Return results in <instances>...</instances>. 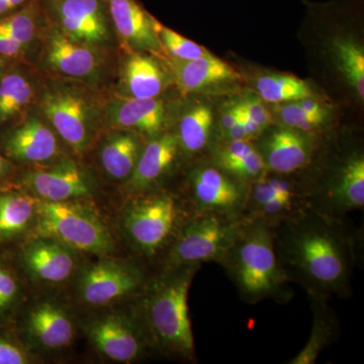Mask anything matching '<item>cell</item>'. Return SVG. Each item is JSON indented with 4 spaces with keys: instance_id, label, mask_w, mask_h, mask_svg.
<instances>
[{
    "instance_id": "e575fe53",
    "label": "cell",
    "mask_w": 364,
    "mask_h": 364,
    "mask_svg": "<svg viewBox=\"0 0 364 364\" xmlns=\"http://www.w3.org/2000/svg\"><path fill=\"white\" fill-rule=\"evenodd\" d=\"M28 352L13 340L0 336V364L31 363Z\"/></svg>"
},
{
    "instance_id": "d590c367",
    "label": "cell",
    "mask_w": 364,
    "mask_h": 364,
    "mask_svg": "<svg viewBox=\"0 0 364 364\" xmlns=\"http://www.w3.org/2000/svg\"><path fill=\"white\" fill-rule=\"evenodd\" d=\"M239 109L246 116L252 119L256 122L261 128L264 130L265 128L272 122L269 112H268L267 107L263 105L259 100L255 97H248L244 100L241 104L238 105Z\"/></svg>"
},
{
    "instance_id": "ab89813d",
    "label": "cell",
    "mask_w": 364,
    "mask_h": 364,
    "mask_svg": "<svg viewBox=\"0 0 364 364\" xmlns=\"http://www.w3.org/2000/svg\"><path fill=\"white\" fill-rule=\"evenodd\" d=\"M301 107L310 114H318V116L326 117V111L324 107H322L318 102H316L313 97L303 98V100H298Z\"/></svg>"
},
{
    "instance_id": "4dcf8cb0",
    "label": "cell",
    "mask_w": 364,
    "mask_h": 364,
    "mask_svg": "<svg viewBox=\"0 0 364 364\" xmlns=\"http://www.w3.org/2000/svg\"><path fill=\"white\" fill-rule=\"evenodd\" d=\"M332 50L340 70L355 90L359 100L364 98V50L363 46L348 38H336Z\"/></svg>"
},
{
    "instance_id": "8992f818",
    "label": "cell",
    "mask_w": 364,
    "mask_h": 364,
    "mask_svg": "<svg viewBox=\"0 0 364 364\" xmlns=\"http://www.w3.org/2000/svg\"><path fill=\"white\" fill-rule=\"evenodd\" d=\"M37 234L63 244L74 251L104 255L114 243L109 230L90 208L68 202H38Z\"/></svg>"
},
{
    "instance_id": "9c48e42d",
    "label": "cell",
    "mask_w": 364,
    "mask_h": 364,
    "mask_svg": "<svg viewBox=\"0 0 364 364\" xmlns=\"http://www.w3.org/2000/svg\"><path fill=\"white\" fill-rule=\"evenodd\" d=\"M88 336L100 354L117 363H133L151 346L140 316L109 314L88 326Z\"/></svg>"
},
{
    "instance_id": "5bb4252c",
    "label": "cell",
    "mask_w": 364,
    "mask_h": 364,
    "mask_svg": "<svg viewBox=\"0 0 364 364\" xmlns=\"http://www.w3.org/2000/svg\"><path fill=\"white\" fill-rule=\"evenodd\" d=\"M117 35L134 50L161 53L155 21L136 0H105Z\"/></svg>"
},
{
    "instance_id": "484cf974",
    "label": "cell",
    "mask_w": 364,
    "mask_h": 364,
    "mask_svg": "<svg viewBox=\"0 0 364 364\" xmlns=\"http://www.w3.org/2000/svg\"><path fill=\"white\" fill-rule=\"evenodd\" d=\"M140 143L134 134L117 133L105 141L100 151L105 171L114 179H129L141 154Z\"/></svg>"
},
{
    "instance_id": "7c38bea8",
    "label": "cell",
    "mask_w": 364,
    "mask_h": 364,
    "mask_svg": "<svg viewBox=\"0 0 364 364\" xmlns=\"http://www.w3.org/2000/svg\"><path fill=\"white\" fill-rule=\"evenodd\" d=\"M267 176L249 184L247 200L243 215L273 225L308 208L305 195L287 179Z\"/></svg>"
},
{
    "instance_id": "74e56055",
    "label": "cell",
    "mask_w": 364,
    "mask_h": 364,
    "mask_svg": "<svg viewBox=\"0 0 364 364\" xmlns=\"http://www.w3.org/2000/svg\"><path fill=\"white\" fill-rule=\"evenodd\" d=\"M239 117H240V112H239V109L237 105L232 107L231 109H228V111L223 114L221 119V127L224 134H226L227 132L239 121Z\"/></svg>"
},
{
    "instance_id": "7402d4cb",
    "label": "cell",
    "mask_w": 364,
    "mask_h": 364,
    "mask_svg": "<svg viewBox=\"0 0 364 364\" xmlns=\"http://www.w3.org/2000/svg\"><path fill=\"white\" fill-rule=\"evenodd\" d=\"M313 311V325L310 337L303 349L287 364H314L327 347L337 341L340 322L336 313L328 305L329 299L308 296Z\"/></svg>"
},
{
    "instance_id": "d4e9b609",
    "label": "cell",
    "mask_w": 364,
    "mask_h": 364,
    "mask_svg": "<svg viewBox=\"0 0 364 364\" xmlns=\"http://www.w3.org/2000/svg\"><path fill=\"white\" fill-rule=\"evenodd\" d=\"M124 85L130 97L156 98L164 88L165 74L155 60L135 53L124 67Z\"/></svg>"
},
{
    "instance_id": "d6986e66",
    "label": "cell",
    "mask_w": 364,
    "mask_h": 364,
    "mask_svg": "<svg viewBox=\"0 0 364 364\" xmlns=\"http://www.w3.org/2000/svg\"><path fill=\"white\" fill-rule=\"evenodd\" d=\"M178 138L172 134H163L151 141L142 151L129 177L132 193H147L168 173L178 154Z\"/></svg>"
},
{
    "instance_id": "f35d334b",
    "label": "cell",
    "mask_w": 364,
    "mask_h": 364,
    "mask_svg": "<svg viewBox=\"0 0 364 364\" xmlns=\"http://www.w3.org/2000/svg\"><path fill=\"white\" fill-rule=\"evenodd\" d=\"M237 107H238V105H237ZM239 112H240V117H239V119H240L242 124H243L244 129H245L248 138L250 139L252 138V136L259 135L261 132L263 130L259 124L256 123V122H254L252 119H250V117L246 116L245 114H243L240 109H239Z\"/></svg>"
},
{
    "instance_id": "8fae6325",
    "label": "cell",
    "mask_w": 364,
    "mask_h": 364,
    "mask_svg": "<svg viewBox=\"0 0 364 364\" xmlns=\"http://www.w3.org/2000/svg\"><path fill=\"white\" fill-rule=\"evenodd\" d=\"M41 107L54 130L76 152H83L93 133V114L85 98L75 91L59 88L47 91Z\"/></svg>"
},
{
    "instance_id": "52a82bcc",
    "label": "cell",
    "mask_w": 364,
    "mask_h": 364,
    "mask_svg": "<svg viewBox=\"0 0 364 364\" xmlns=\"http://www.w3.org/2000/svg\"><path fill=\"white\" fill-rule=\"evenodd\" d=\"M147 284L145 272L135 263L100 261L81 272L78 294L87 305L107 306L124 296L142 293Z\"/></svg>"
},
{
    "instance_id": "f546056e",
    "label": "cell",
    "mask_w": 364,
    "mask_h": 364,
    "mask_svg": "<svg viewBox=\"0 0 364 364\" xmlns=\"http://www.w3.org/2000/svg\"><path fill=\"white\" fill-rule=\"evenodd\" d=\"M256 86L261 100L272 104L298 102L314 95L306 81L291 75L272 74L262 76L258 79Z\"/></svg>"
},
{
    "instance_id": "b9f144b4",
    "label": "cell",
    "mask_w": 364,
    "mask_h": 364,
    "mask_svg": "<svg viewBox=\"0 0 364 364\" xmlns=\"http://www.w3.org/2000/svg\"><path fill=\"white\" fill-rule=\"evenodd\" d=\"M4 67H6V60L0 58V74L4 70Z\"/></svg>"
},
{
    "instance_id": "60d3db41",
    "label": "cell",
    "mask_w": 364,
    "mask_h": 364,
    "mask_svg": "<svg viewBox=\"0 0 364 364\" xmlns=\"http://www.w3.org/2000/svg\"><path fill=\"white\" fill-rule=\"evenodd\" d=\"M9 171H11V163L6 157L0 154V179L7 176Z\"/></svg>"
},
{
    "instance_id": "4fadbf2b",
    "label": "cell",
    "mask_w": 364,
    "mask_h": 364,
    "mask_svg": "<svg viewBox=\"0 0 364 364\" xmlns=\"http://www.w3.org/2000/svg\"><path fill=\"white\" fill-rule=\"evenodd\" d=\"M23 182L33 195L44 202H68L90 195V177L75 162L66 160L51 168L30 172Z\"/></svg>"
},
{
    "instance_id": "2e32d148",
    "label": "cell",
    "mask_w": 364,
    "mask_h": 364,
    "mask_svg": "<svg viewBox=\"0 0 364 364\" xmlns=\"http://www.w3.org/2000/svg\"><path fill=\"white\" fill-rule=\"evenodd\" d=\"M23 260L33 277L50 284L65 282L76 267L74 250L47 237L38 236L28 243Z\"/></svg>"
},
{
    "instance_id": "ac0fdd59",
    "label": "cell",
    "mask_w": 364,
    "mask_h": 364,
    "mask_svg": "<svg viewBox=\"0 0 364 364\" xmlns=\"http://www.w3.org/2000/svg\"><path fill=\"white\" fill-rule=\"evenodd\" d=\"M46 61L53 70L75 78L91 77L97 70V57L91 46L72 39L58 28L48 32Z\"/></svg>"
},
{
    "instance_id": "6da1fadb",
    "label": "cell",
    "mask_w": 364,
    "mask_h": 364,
    "mask_svg": "<svg viewBox=\"0 0 364 364\" xmlns=\"http://www.w3.org/2000/svg\"><path fill=\"white\" fill-rule=\"evenodd\" d=\"M272 231L275 253L289 284L315 298L352 296L363 238L347 217L308 208L273 225Z\"/></svg>"
},
{
    "instance_id": "1f68e13d",
    "label": "cell",
    "mask_w": 364,
    "mask_h": 364,
    "mask_svg": "<svg viewBox=\"0 0 364 364\" xmlns=\"http://www.w3.org/2000/svg\"><path fill=\"white\" fill-rule=\"evenodd\" d=\"M155 30L164 50H167L176 60L189 61L212 55L205 48L182 37L179 33L162 26L157 21H155Z\"/></svg>"
},
{
    "instance_id": "83f0119b",
    "label": "cell",
    "mask_w": 364,
    "mask_h": 364,
    "mask_svg": "<svg viewBox=\"0 0 364 364\" xmlns=\"http://www.w3.org/2000/svg\"><path fill=\"white\" fill-rule=\"evenodd\" d=\"M33 86L20 71L0 74V124L11 121L30 105Z\"/></svg>"
},
{
    "instance_id": "836d02e7",
    "label": "cell",
    "mask_w": 364,
    "mask_h": 364,
    "mask_svg": "<svg viewBox=\"0 0 364 364\" xmlns=\"http://www.w3.org/2000/svg\"><path fill=\"white\" fill-rule=\"evenodd\" d=\"M21 287L14 273L0 264V320L13 310L20 296Z\"/></svg>"
},
{
    "instance_id": "e0dca14e",
    "label": "cell",
    "mask_w": 364,
    "mask_h": 364,
    "mask_svg": "<svg viewBox=\"0 0 364 364\" xmlns=\"http://www.w3.org/2000/svg\"><path fill=\"white\" fill-rule=\"evenodd\" d=\"M262 148L263 152H259L267 171L282 176H291L305 168L312 153L309 136L287 127L273 132Z\"/></svg>"
},
{
    "instance_id": "30bf717a",
    "label": "cell",
    "mask_w": 364,
    "mask_h": 364,
    "mask_svg": "<svg viewBox=\"0 0 364 364\" xmlns=\"http://www.w3.org/2000/svg\"><path fill=\"white\" fill-rule=\"evenodd\" d=\"M41 4L57 28L72 39L91 47L107 42L105 0H41Z\"/></svg>"
},
{
    "instance_id": "603a6c76",
    "label": "cell",
    "mask_w": 364,
    "mask_h": 364,
    "mask_svg": "<svg viewBox=\"0 0 364 364\" xmlns=\"http://www.w3.org/2000/svg\"><path fill=\"white\" fill-rule=\"evenodd\" d=\"M172 68L177 85L184 92H193L239 77L233 67L213 55L189 61L174 59Z\"/></svg>"
},
{
    "instance_id": "3957f363",
    "label": "cell",
    "mask_w": 364,
    "mask_h": 364,
    "mask_svg": "<svg viewBox=\"0 0 364 364\" xmlns=\"http://www.w3.org/2000/svg\"><path fill=\"white\" fill-rule=\"evenodd\" d=\"M218 264L249 305L265 299L287 304L293 299L275 253L272 226L267 223L247 218Z\"/></svg>"
},
{
    "instance_id": "9a60e30c",
    "label": "cell",
    "mask_w": 364,
    "mask_h": 364,
    "mask_svg": "<svg viewBox=\"0 0 364 364\" xmlns=\"http://www.w3.org/2000/svg\"><path fill=\"white\" fill-rule=\"evenodd\" d=\"M2 148L7 158L20 162H45L58 154L54 132L38 117H30L9 131Z\"/></svg>"
},
{
    "instance_id": "ffe728a7",
    "label": "cell",
    "mask_w": 364,
    "mask_h": 364,
    "mask_svg": "<svg viewBox=\"0 0 364 364\" xmlns=\"http://www.w3.org/2000/svg\"><path fill=\"white\" fill-rule=\"evenodd\" d=\"M31 339L45 349H62L74 339V325L65 311L51 301H43L31 309L26 318Z\"/></svg>"
},
{
    "instance_id": "44dd1931",
    "label": "cell",
    "mask_w": 364,
    "mask_h": 364,
    "mask_svg": "<svg viewBox=\"0 0 364 364\" xmlns=\"http://www.w3.org/2000/svg\"><path fill=\"white\" fill-rule=\"evenodd\" d=\"M109 119L119 128L156 136L164 124V107L156 98L116 100L109 105Z\"/></svg>"
},
{
    "instance_id": "4316f807",
    "label": "cell",
    "mask_w": 364,
    "mask_h": 364,
    "mask_svg": "<svg viewBox=\"0 0 364 364\" xmlns=\"http://www.w3.org/2000/svg\"><path fill=\"white\" fill-rule=\"evenodd\" d=\"M39 200L23 193H0V240L21 233L32 221Z\"/></svg>"
},
{
    "instance_id": "f1b7e54d",
    "label": "cell",
    "mask_w": 364,
    "mask_h": 364,
    "mask_svg": "<svg viewBox=\"0 0 364 364\" xmlns=\"http://www.w3.org/2000/svg\"><path fill=\"white\" fill-rule=\"evenodd\" d=\"M213 127V112L207 105H198L184 114L178 129V142L188 154L207 147Z\"/></svg>"
},
{
    "instance_id": "7a4b0ae2",
    "label": "cell",
    "mask_w": 364,
    "mask_h": 364,
    "mask_svg": "<svg viewBox=\"0 0 364 364\" xmlns=\"http://www.w3.org/2000/svg\"><path fill=\"white\" fill-rule=\"evenodd\" d=\"M200 268V265L164 267L148 282L138 306L151 346L164 355L188 363L196 361L188 293Z\"/></svg>"
},
{
    "instance_id": "277c9868",
    "label": "cell",
    "mask_w": 364,
    "mask_h": 364,
    "mask_svg": "<svg viewBox=\"0 0 364 364\" xmlns=\"http://www.w3.org/2000/svg\"><path fill=\"white\" fill-rule=\"evenodd\" d=\"M195 214L189 203H182L167 191L140 193L124 208L122 225L131 245L152 259L168 251L177 234Z\"/></svg>"
},
{
    "instance_id": "5b68a950",
    "label": "cell",
    "mask_w": 364,
    "mask_h": 364,
    "mask_svg": "<svg viewBox=\"0 0 364 364\" xmlns=\"http://www.w3.org/2000/svg\"><path fill=\"white\" fill-rule=\"evenodd\" d=\"M247 218L195 213L183 225L165 258V267L219 262Z\"/></svg>"
},
{
    "instance_id": "d6a6232c",
    "label": "cell",
    "mask_w": 364,
    "mask_h": 364,
    "mask_svg": "<svg viewBox=\"0 0 364 364\" xmlns=\"http://www.w3.org/2000/svg\"><path fill=\"white\" fill-rule=\"evenodd\" d=\"M279 117L287 128L299 132H311L324 124L326 117L310 114L298 102H291L279 109Z\"/></svg>"
},
{
    "instance_id": "cb8c5ba5",
    "label": "cell",
    "mask_w": 364,
    "mask_h": 364,
    "mask_svg": "<svg viewBox=\"0 0 364 364\" xmlns=\"http://www.w3.org/2000/svg\"><path fill=\"white\" fill-rule=\"evenodd\" d=\"M215 165L244 183L257 181L267 171L259 150L248 140H229L218 151Z\"/></svg>"
},
{
    "instance_id": "ba28073f",
    "label": "cell",
    "mask_w": 364,
    "mask_h": 364,
    "mask_svg": "<svg viewBox=\"0 0 364 364\" xmlns=\"http://www.w3.org/2000/svg\"><path fill=\"white\" fill-rule=\"evenodd\" d=\"M248 189L217 165H203L189 176L188 203L195 213L244 215Z\"/></svg>"
},
{
    "instance_id": "8d00e7d4",
    "label": "cell",
    "mask_w": 364,
    "mask_h": 364,
    "mask_svg": "<svg viewBox=\"0 0 364 364\" xmlns=\"http://www.w3.org/2000/svg\"><path fill=\"white\" fill-rule=\"evenodd\" d=\"M33 0H0V16L18 11Z\"/></svg>"
}]
</instances>
